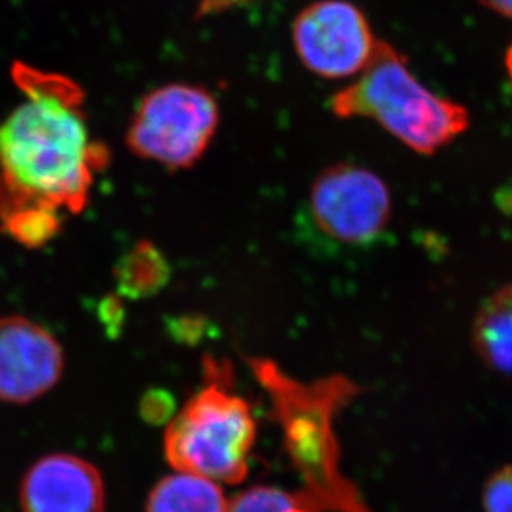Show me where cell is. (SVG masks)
Returning a JSON list of instances; mask_svg holds the SVG:
<instances>
[{"instance_id":"cell-13","label":"cell","mask_w":512,"mask_h":512,"mask_svg":"<svg viewBox=\"0 0 512 512\" xmlns=\"http://www.w3.org/2000/svg\"><path fill=\"white\" fill-rule=\"evenodd\" d=\"M228 512H325L304 489L289 491L281 486L257 484L237 493Z\"/></svg>"},{"instance_id":"cell-2","label":"cell","mask_w":512,"mask_h":512,"mask_svg":"<svg viewBox=\"0 0 512 512\" xmlns=\"http://www.w3.org/2000/svg\"><path fill=\"white\" fill-rule=\"evenodd\" d=\"M257 382L269 393L285 451L309 493L325 512H373L340 471L335 415L360 393L343 375L304 383L267 358H249Z\"/></svg>"},{"instance_id":"cell-12","label":"cell","mask_w":512,"mask_h":512,"mask_svg":"<svg viewBox=\"0 0 512 512\" xmlns=\"http://www.w3.org/2000/svg\"><path fill=\"white\" fill-rule=\"evenodd\" d=\"M170 274L163 252L153 242L140 241L116 262V289L126 299H148L165 289Z\"/></svg>"},{"instance_id":"cell-6","label":"cell","mask_w":512,"mask_h":512,"mask_svg":"<svg viewBox=\"0 0 512 512\" xmlns=\"http://www.w3.org/2000/svg\"><path fill=\"white\" fill-rule=\"evenodd\" d=\"M309 211L315 228L332 241L368 246L392 223V193L375 171L337 163L310 184Z\"/></svg>"},{"instance_id":"cell-10","label":"cell","mask_w":512,"mask_h":512,"mask_svg":"<svg viewBox=\"0 0 512 512\" xmlns=\"http://www.w3.org/2000/svg\"><path fill=\"white\" fill-rule=\"evenodd\" d=\"M473 347L486 367L512 377V282L494 290L479 305L474 315Z\"/></svg>"},{"instance_id":"cell-1","label":"cell","mask_w":512,"mask_h":512,"mask_svg":"<svg viewBox=\"0 0 512 512\" xmlns=\"http://www.w3.org/2000/svg\"><path fill=\"white\" fill-rule=\"evenodd\" d=\"M22 100L0 120V216L19 209L82 213L93 183L107 168L72 78L15 63Z\"/></svg>"},{"instance_id":"cell-16","label":"cell","mask_w":512,"mask_h":512,"mask_svg":"<svg viewBox=\"0 0 512 512\" xmlns=\"http://www.w3.org/2000/svg\"><path fill=\"white\" fill-rule=\"evenodd\" d=\"M259 0H194L198 15L223 14L226 10L237 9L244 5L254 4Z\"/></svg>"},{"instance_id":"cell-5","label":"cell","mask_w":512,"mask_h":512,"mask_svg":"<svg viewBox=\"0 0 512 512\" xmlns=\"http://www.w3.org/2000/svg\"><path fill=\"white\" fill-rule=\"evenodd\" d=\"M221 123L208 88L168 83L141 98L126 130L128 150L170 171L191 170L213 145Z\"/></svg>"},{"instance_id":"cell-8","label":"cell","mask_w":512,"mask_h":512,"mask_svg":"<svg viewBox=\"0 0 512 512\" xmlns=\"http://www.w3.org/2000/svg\"><path fill=\"white\" fill-rule=\"evenodd\" d=\"M65 358L49 330L22 315L0 317V401L39 400L62 378Z\"/></svg>"},{"instance_id":"cell-19","label":"cell","mask_w":512,"mask_h":512,"mask_svg":"<svg viewBox=\"0 0 512 512\" xmlns=\"http://www.w3.org/2000/svg\"><path fill=\"white\" fill-rule=\"evenodd\" d=\"M504 67H506L509 82H511L512 85V45L509 47L508 52H506V58H504Z\"/></svg>"},{"instance_id":"cell-15","label":"cell","mask_w":512,"mask_h":512,"mask_svg":"<svg viewBox=\"0 0 512 512\" xmlns=\"http://www.w3.org/2000/svg\"><path fill=\"white\" fill-rule=\"evenodd\" d=\"M171 408H173V401H171L170 395L156 392V390L155 392L146 393L143 401H141V415L150 423L170 421L173 418Z\"/></svg>"},{"instance_id":"cell-18","label":"cell","mask_w":512,"mask_h":512,"mask_svg":"<svg viewBox=\"0 0 512 512\" xmlns=\"http://www.w3.org/2000/svg\"><path fill=\"white\" fill-rule=\"evenodd\" d=\"M484 9L512 20V0H478Z\"/></svg>"},{"instance_id":"cell-9","label":"cell","mask_w":512,"mask_h":512,"mask_svg":"<svg viewBox=\"0 0 512 512\" xmlns=\"http://www.w3.org/2000/svg\"><path fill=\"white\" fill-rule=\"evenodd\" d=\"M22 512H105L102 473L80 456L37 459L20 484Z\"/></svg>"},{"instance_id":"cell-4","label":"cell","mask_w":512,"mask_h":512,"mask_svg":"<svg viewBox=\"0 0 512 512\" xmlns=\"http://www.w3.org/2000/svg\"><path fill=\"white\" fill-rule=\"evenodd\" d=\"M203 368V387L168 421L165 456L181 473L241 484L256 445V418L249 401L234 390L228 362L206 357Z\"/></svg>"},{"instance_id":"cell-14","label":"cell","mask_w":512,"mask_h":512,"mask_svg":"<svg viewBox=\"0 0 512 512\" xmlns=\"http://www.w3.org/2000/svg\"><path fill=\"white\" fill-rule=\"evenodd\" d=\"M484 512H512V464L496 469L483 489Z\"/></svg>"},{"instance_id":"cell-11","label":"cell","mask_w":512,"mask_h":512,"mask_svg":"<svg viewBox=\"0 0 512 512\" xmlns=\"http://www.w3.org/2000/svg\"><path fill=\"white\" fill-rule=\"evenodd\" d=\"M221 484L176 471L161 479L146 499L145 512H228Z\"/></svg>"},{"instance_id":"cell-17","label":"cell","mask_w":512,"mask_h":512,"mask_svg":"<svg viewBox=\"0 0 512 512\" xmlns=\"http://www.w3.org/2000/svg\"><path fill=\"white\" fill-rule=\"evenodd\" d=\"M103 324L110 325V329H120L121 320H123V307H121L118 297H108L102 304Z\"/></svg>"},{"instance_id":"cell-7","label":"cell","mask_w":512,"mask_h":512,"mask_svg":"<svg viewBox=\"0 0 512 512\" xmlns=\"http://www.w3.org/2000/svg\"><path fill=\"white\" fill-rule=\"evenodd\" d=\"M295 55L310 73L325 80H353L372 62L380 40L357 4L314 0L290 27Z\"/></svg>"},{"instance_id":"cell-3","label":"cell","mask_w":512,"mask_h":512,"mask_svg":"<svg viewBox=\"0 0 512 512\" xmlns=\"http://www.w3.org/2000/svg\"><path fill=\"white\" fill-rule=\"evenodd\" d=\"M337 118H365L418 155L433 156L471 126L468 108L416 78L408 58L380 40L372 62L329 100Z\"/></svg>"}]
</instances>
